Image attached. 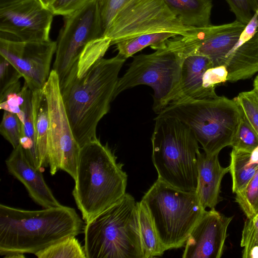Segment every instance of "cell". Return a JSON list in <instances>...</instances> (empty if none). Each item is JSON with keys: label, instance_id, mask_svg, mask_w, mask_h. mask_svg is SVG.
Here are the masks:
<instances>
[{"label": "cell", "instance_id": "cell-1", "mask_svg": "<svg viewBox=\"0 0 258 258\" xmlns=\"http://www.w3.org/2000/svg\"><path fill=\"white\" fill-rule=\"evenodd\" d=\"M126 59L119 54L102 58L80 77L76 69L60 86L70 124L81 148L97 139V125L109 112L118 74Z\"/></svg>", "mask_w": 258, "mask_h": 258}, {"label": "cell", "instance_id": "cell-2", "mask_svg": "<svg viewBox=\"0 0 258 258\" xmlns=\"http://www.w3.org/2000/svg\"><path fill=\"white\" fill-rule=\"evenodd\" d=\"M76 210L62 205L28 210L0 205V254L32 253L84 231Z\"/></svg>", "mask_w": 258, "mask_h": 258}, {"label": "cell", "instance_id": "cell-3", "mask_svg": "<svg viewBox=\"0 0 258 258\" xmlns=\"http://www.w3.org/2000/svg\"><path fill=\"white\" fill-rule=\"evenodd\" d=\"M122 167L98 138L81 148L72 195L85 223L125 195L127 175Z\"/></svg>", "mask_w": 258, "mask_h": 258}, {"label": "cell", "instance_id": "cell-4", "mask_svg": "<svg viewBox=\"0 0 258 258\" xmlns=\"http://www.w3.org/2000/svg\"><path fill=\"white\" fill-rule=\"evenodd\" d=\"M151 137L152 160L158 179L176 188L196 191L199 142L176 118L157 115Z\"/></svg>", "mask_w": 258, "mask_h": 258}, {"label": "cell", "instance_id": "cell-5", "mask_svg": "<svg viewBox=\"0 0 258 258\" xmlns=\"http://www.w3.org/2000/svg\"><path fill=\"white\" fill-rule=\"evenodd\" d=\"M86 258H144L137 202L130 194L85 223Z\"/></svg>", "mask_w": 258, "mask_h": 258}, {"label": "cell", "instance_id": "cell-6", "mask_svg": "<svg viewBox=\"0 0 258 258\" xmlns=\"http://www.w3.org/2000/svg\"><path fill=\"white\" fill-rule=\"evenodd\" d=\"M177 36L155 47L153 53L134 56L125 74L118 79L114 99L127 89L144 85L153 90L152 108L157 114L175 101L182 63L187 56L180 36Z\"/></svg>", "mask_w": 258, "mask_h": 258}, {"label": "cell", "instance_id": "cell-7", "mask_svg": "<svg viewBox=\"0 0 258 258\" xmlns=\"http://www.w3.org/2000/svg\"><path fill=\"white\" fill-rule=\"evenodd\" d=\"M157 115L180 120L190 128L206 153L216 154L231 146L239 123L241 110L234 98L217 95L209 99L173 102Z\"/></svg>", "mask_w": 258, "mask_h": 258}, {"label": "cell", "instance_id": "cell-8", "mask_svg": "<svg viewBox=\"0 0 258 258\" xmlns=\"http://www.w3.org/2000/svg\"><path fill=\"white\" fill-rule=\"evenodd\" d=\"M142 200L148 208L166 251L184 246L190 233L206 211L196 191H185L158 179Z\"/></svg>", "mask_w": 258, "mask_h": 258}, {"label": "cell", "instance_id": "cell-9", "mask_svg": "<svg viewBox=\"0 0 258 258\" xmlns=\"http://www.w3.org/2000/svg\"><path fill=\"white\" fill-rule=\"evenodd\" d=\"M43 89L48 109L47 158L50 174L54 175L61 170L74 180L81 147L74 137L63 104L59 78L53 70Z\"/></svg>", "mask_w": 258, "mask_h": 258}, {"label": "cell", "instance_id": "cell-10", "mask_svg": "<svg viewBox=\"0 0 258 258\" xmlns=\"http://www.w3.org/2000/svg\"><path fill=\"white\" fill-rule=\"evenodd\" d=\"M195 27L184 26L163 0H132L118 13L104 36L111 45L138 35L162 32L184 36Z\"/></svg>", "mask_w": 258, "mask_h": 258}, {"label": "cell", "instance_id": "cell-11", "mask_svg": "<svg viewBox=\"0 0 258 258\" xmlns=\"http://www.w3.org/2000/svg\"><path fill=\"white\" fill-rule=\"evenodd\" d=\"M56 40L53 69L61 86L77 68L81 54L91 41L103 36L97 0L64 16Z\"/></svg>", "mask_w": 258, "mask_h": 258}, {"label": "cell", "instance_id": "cell-12", "mask_svg": "<svg viewBox=\"0 0 258 258\" xmlns=\"http://www.w3.org/2000/svg\"><path fill=\"white\" fill-rule=\"evenodd\" d=\"M56 42H25L1 36L0 55L21 74L32 91L43 89L50 75Z\"/></svg>", "mask_w": 258, "mask_h": 258}, {"label": "cell", "instance_id": "cell-13", "mask_svg": "<svg viewBox=\"0 0 258 258\" xmlns=\"http://www.w3.org/2000/svg\"><path fill=\"white\" fill-rule=\"evenodd\" d=\"M53 16L39 0H20L0 6V30L14 40L47 41Z\"/></svg>", "mask_w": 258, "mask_h": 258}, {"label": "cell", "instance_id": "cell-14", "mask_svg": "<svg viewBox=\"0 0 258 258\" xmlns=\"http://www.w3.org/2000/svg\"><path fill=\"white\" fill-rule=\"evenodd\" d=\"M245 26L236 20L220 25L195 27L190 34L180 38L187 55L200 54L206 56L213 66H219L236 43Z\"/></svg>", "mask_w": 258, "mask_h": 258}, {"label": "cell", "instance_id": "cell-15", "mask_svg": "<svg viewBox=\"0 0 258 258\" xmlns=\"http://www.w3.org/2000/svg\"><path fill=\"white\" fill-rule=\"evenodd\" d=\"M232 217L215 208L205 212L190 233L184 245L183 258H220Z\"/></svg>", "mask_w": 258, "mask_h": 258}, {"label": "cell", "instance_id": "cell-16", "mask_svg": "<svg viewBox=\"0 0 258 258\" xmlns=\"http://www.w3.org/2000/svg\"><path fill=\"white\" fill-rule=\"evenodd\" d=\"M6 164L8 172L24 185L36 204L43 208L62 206L46 183L41 170L30 163L20 145L13 148Z\"/></svg>", "mask_w": 258, "mask_h": 258}, {"label": "cell", "instance_id": "cell-17", "mask_svg": "<svg viewBox=\"0 0 258 258\" xmlns=\"http://www.w3.org/2000/svg\"><path fill=\"white\" fill-rule=\"evenodd\" d=\"M219 154H208L200 151L197 154L198 183L196 192L204 208L214 209L221 200V184L229 167H222Z\"/></svg>", "mask_w": 258, "mask_h": 258}, {"label": "cell", "instance_id": "cell-18", "mask_svg": "<svg viewBox=\"0 0 258 258\" xmlns=\"http://www.w3.org/2000/svg\"><path fill=\"white\" fill-rule=\"evenodd\" d=\"M212 66L211 60L206 56L200 54L187 55L182 63L179 92L174 102L213 98L203 87L204 74Z\"/></svg>", "mask_w": 258, "mask_h": 258}, {"label": "cell", "instance_id": "cell-19", "mask_svg": "<svg viewBox=\"0 0 258 258\" xmlns=\"http://www.w3.org/2000/svg\"><path fill=\"white\" fill-rule=\"evenodd\" d=\"M170 10L188 27L211 25L212 0H163Z\"/></svg>", "mask_w": 258, "mask_h": 258}, {"label": "cell", "instance_id": "cell-20", "mask_svg": "<svg viewBox=\"0 0 258 258\" xmlns=\"http://www.w3.org/2000/svg\"><path fill=\"white\" fill-rule=\"evenodd\" d=\"M32 107L36 146L42 168L48 167L47 141L49 116L47 102L43 89L32 91Z\"/></svg>", "mask_w": 258, "mask_h": 258}, {"label": "cell", "instance_id": "cell-21", "mask_svg": "<svg viewBox=\"0 0 258 258\" xmlns=\"http://www.w3.org/2000/svg\"><path fill=\"white\" fill-rule=\"evenodd\" d=\"M24 101L22 106V115L19 118L21 124L20 145L23 148L30 163L41 169L36 146L32 107V91L24 85Z\"/></svg>", "mask_w": 258, "mask_h": 258}, {"label": "cell", "instance_id": "cell-22", "mask_svg": "<svg viewBox=\"0 0 258 258\" xmlns=\"http://www.w3.org/2000/svg\"><path fill=\"white\" fill-rule=\"evenodd\" d=\"M139 230L144 258L162 256L166 251L161 244L145 203L137 202Z\"/></svg>", "mask_w": 258, "mask_h": 258}, {"label": "cell", "instance_id": "cell-23", "mask_svg": "<svg viewBox=\"0 0 258 258\" xmlns=\"http://www.w3.org/2000/svg\"><path fill=\"white\" fill-rule=\"evenodd\" d=\"M232 178V190L237 194L242 190L254 175L258 164L251 160V152L232 149L229 165Z\"/></svg>", "mask_w": 258, "mask_h": 258}, {"label": "cell", "instance_id": "cell-24", "mask_svg": "<svg viewBox=\"0 0 258 258\" xmlns=\"http://www.w3.org/2000/svg\"><path fill=\"white\" fill-rule=\"evenodd\" d=\"M178 34L167 32L144 34L123 39L115 44L118 54L127 58L147 46L152 49Z\"/></svg>", "mask_w": 258, "mask_h": 258}, {"label": "cell", "instance_id": "cell-25", "mask_svg": "<svg viewBox=\"0 0 258 258\" xmlns=\"http://www.w3.org/2000/svg\"><path fill=\"white\" fill-rule=\"evenodd\" d=\"M38 258H86L84 246L76 236H70L37 252Z\"/></svg>", "mask_w": 258, "mask_h": 258}, {"label": "cell", "instance_id": "cell-26", "mask_svg": "<svg viewBox=\"0 0 258 258\" xmlns=\"http://www.w3.org/2000/svg\"><path fill=\"white\" fill-rule=\"evenodd\" d=\"M111 40L103 36L90 42L81 54L77 66L78 77L85 74L96 61L103 58L111 46Z\"/></svg>", "mask_w": 258, "mask_h": 258}, {"label": "cell", "instance_id": "cell-27", "mask_svg": "<svg viewBox=\"0 0 258 258\" xmlns=\"http://www.w3.org/2000/svg\"><path fill=\"white\" fill-rule=\"evenodd\" d=\"M240 110L239 123L230 146L232 149L251 152L258 146V135Z\"/></svg>", "mask_w": 258, "mask_h": 258}, {"label": "cell", "instance_id": "cell-28", "mask_svg": "<svg viewBox=\"0 0 258 258\" xmlns=\"http://www.w3.org/2000/svg\"><path fill=\"white\" fill-rule=\"evenodd\" d=\"M18 71L4 57L0 56V103L9 93L21 90Z\"/></svg>", "mask_w": 258, "mask_h": 258}, {"label": "cell", "instance_id": "cell-29", "mask_svg": "<svg viewBox=\"0 0 258 258\" xmlns=\"http://www.w3.org/2000/svg\"><path fill=\"white\" fill-rule=\"evenodd\" d=\"M235 200L246 218L258 213V168L245 187L236 194Z\"/></svg>", "mask_w": 258, "mask_h": 258}, {"label": "cell", "instance_id": "cell-30", "mask_svg": "<svg viewBox=\"0 0 258 258\" xmlns=\"http://www.w3.org/2000/svg\"><path fill=\"white\" fill-rule=\"evenodd\" d=\"M234 99L258 135V92L254 88L242 92Z\"/></svg>", "mask_w": 258, "mask_h": 258}, {"label": "cell", "instance_id": "cell-31", "mask_svg": "<svg viewBox=\"0 0 258 258\" xmlns=\"http://www.w3.org/2000/svg\"><path fill=\"white\" fill-rule=\"evenodd\" d=\"M0 133L13 148L20 145L21 124L16 114L4 110L0 124Z\"/></svg>", "mask_w": 258, "mask_h": 258}, {"label": "cell", "instance_id": "cell-32", "mask_svg": "<svg viewBox=\"0 0 258 258\" xmlns=\"http://www.w3.org/2000/svg\"><path fill=\"white\" fill-rule=\"evenodd\" d=\"M240 245L243 247V258H249L251 249L258 245V213L247 218L242 231Z\"/></svg>", "mask_w": 258, "mask_h": 258}, {"label": "cell", "instance_id": "cell-33", "mask_svg": "<svg viewBox=\"0 0 258 258\" xmlns=\"http://www.w3.org/2000/svg\"><path fill=\"white\" fill-rule=\"evenodd\" d=\"M132 0H97L103 36L118 13Z\"/></svg>", "mask_w": 258, "mask_h": 258}, {"label": "cell", "instance_id": "cell-34", "mask_svg": "<svg viewBox=\"0 0 258 258\" xmlns=\"http://www.w3.org/2000/svg\"><path fill=\"white\" fill-rule=\"evenodd\" d=\"M227 77L228 72L225 66H212L204 74L203 87L210 96L216 97V87L227 82Z\"/></svg>", "mask_w": 258, "mask_h": 258}, {"label": "cell", "instance_id": "cell-35", "mask_svg": "<svg viewBox=\"0 0 258 258\" xmlns=\"http://www.w3.org/2000/svg\"><path fill=\"white\" fill-rule=\"evenodd\" d=\"M236 20L246 25L258 9L257 0H226Z\"/></svg>", "mask_w": 258, "mask_h": 258}, {"label": "cell", "instance_id": "cell-36", "mask_svg": "<svg viewBox=\"0 0 258 258\" xmlns=\"http://www.w3.org/2000/svg\"><path fill=\"white\" fill-rule=\"evenodd\" d=\"M97 0H49L48 8L54 15L72 14Z\"/></svg>", "mask_w": 258, "mask_h": 258}, {"label": "cell", "instance_id": "cell-37", "mask_svg": "<svg viewBox=\"0 0 258 258\" xmlns=\"http://www.w3.org/2000/svg\"><path fill=\"white\" fill-rule=\"evenodd\" d=\"M24 101V86L21 90L12 92L0 104L1 109L16 114L18 117L23 114L22 106Z\"/></svg>", "mask_w": 258, "mask_h": 258}, {"label": "cell", "instance_id": "cell-38", "mask_svg": "<svg viewBox=\"0 0 258 258\" xmlns=\"http://www.w3.org/2000/svg\"><path fill=\"white\" fill-rule=\"evenodd\" d=\"M249 258H258V245L255 246L251 249Z\"/></svg>", "mask_w": 258, "mask_h": 258}, {"label": "cell", "instance_id": "cell-39", "mask_svg": "<svg viewBox=\"0 0 258 258\" xmlns=\"http://www.w3.org/2000/svg\"><path fill=\"white\" fill-rule=\"evenodd\" d=\"M7 258H24L25 257L24 254L13 253L4 256Z\"/></svg>", "mask_w": 258, "mask_h": 258}, {"label": "cell", "instance_id": "cell-40", "mask_svg": "<svg viewBox=\"0 0 258 258\" xmlns=\"http://www.w3.org/2000/svg\"><path fill=\"white\" fill-rule=\"evenodd\" d=\"M20 0H0V6L9 4Z\"/></svg>", "mask_w": 258, "mask_h": 258}, {"label": "cell", "instance_id": "cell-41", "mask_svg": "<svg viewBox=\"0 0 258 258\" xmlns=\"http://www.w3.org/2000/svg\"><path fill=\"white\" fill-rule=\"evenodd\" d=\"M253 88L258 92V74L253 81Z\"/></svg>", "mask_w": 258, "mask_h": 258}, {"label": "cell", "instance_id": "cell-42", "mask_svg": "<svg viewBox=\"0 0 258 258\" xmlns=\"http://www.w3.org/2000/svg\"><path fill=\"white\" fill-rule=\"evenodd\" d=\"M257 6H258V0H257Z\"/></svg>", "mask_w": 258, "mask_h": 258}, {"label": "cell", "instance_id": "cell-43", "mask_svg": "<svg viewBox=\"0 0 258 258\" xmlns=\"http://www.w3.org/2000/svg\"></svg>", "mask_w": 258, "mask_h": 258}]
</instances>
